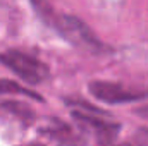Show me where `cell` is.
I'll use <instances>...</instances> for the list:
<instances>
[{
  "label": "cell",
  "mask_w": 148,
  "mask_h": 146,
  "mask_svg": "<svg viewBox=\"0 0 148 146\" xmlns=\"http://www.w3.org/2000/svg\"><path fill=\"white\" fill-rule=\"evenodd\" d=\"M33 9L50 28H53L60 36L71 41L73 45L84 48L88 52H93V53L103 52V43L81 19L64 14V12H57L47 3H33Z\"/></svg>",
  "instance_id": "obj_1"
},
{
  "label": "cell",
  "mask_w": 148,
  "mask_h": 146,
  "mask_svg": "<svg viewBox=\"0 0 148 146\" xmlns=\"http://www.w3.org/2000/svg\"><path fill=\"white\" fill-rule=\"evenodd\" d=\"M0 62L10 69L16 76L29 84H40L48 77V67L35 55H29L23 50H5L0 53Z\"/></svg>",
  "instance_id": "obj_2"
},
{
  "label": "cell",
  "mask_w": 148,
  "mask_h": 146,
  "mask_svg": "<svg viewBox=\"0 0 148 146\" xmlns=\"http://www.w3.org/2000/svg\"><path fill=\"white\" fill-rule=\"evenodd\" d=\"M71 115L83 127H86L88 131L95 132L97 138L102 143H105V145L110 143L112 139L119 134V131H121V124L119 122L109 120L107 113H100L97 108L88 107L84 103H73Z\"/></svg>",
  "instance_id": "obj_3"
},
{
  "label": "cell",
  "mask_w": 148,
  "mask_h": 146,
  "mask_svg": "<svg viewBox=\"0 0 148 146\" xmlns=\"http://www.w3.org/2000/svg\"><path fill=\"white\" fill-rule=\"evenodd\" d=\"M88 89L97 100L109 103V105H122V103L140 102L148 95L147 89L124 86L121 83H109V81H93V83H90Z\"/></svg>",
  "instance_id": "obj_4"
},
{
  "label": "cell",
  "mask_w": 148,
  "mask_h": 146,
  "mask_svg": "<svg viewBox=\"0 0 148 146\" xmlns=\"http://www.w3.org/2000/svg\"><path fill=\"white\" fill-rule=\"evenodd\" d=\"M9 91L23 93V95H28V96H33V98L40 100V96H38L36 93H33V91H29V89H26V88H21V86L14 84L12 81H0V93H9Z\"/></svg>",
  "instance_id": "obj_5"
},
{
  "label": "cell",
  "mask_w": 148,
  "mask_h": 146,
  "mask_svg": "<svg viewBox=\"0 0 148 146\" xmlns=\"http://www.w3.org/2000/svg\"><path fill=\"white\" fill-rule=\"evenodd\" d=\"M136 113H138L140 117H143V119H147V120H148V105H147V107H143V108H140Z\"/></svg>",
  "instance_id": "obj_6"
},
{
  "label": "cell",
  "mask_w": 148,
  "mask_h": 146,
  "mask_svg": "<svg viewBox=\"0 0 148 146\" xmlns=\"http://www.w3.org/2000/svg\"><path fill=\"white\" fill-rule=\"evenodd\" d=\"M115 146H133V145H129V143H124V145H115Z\"/></svg>",
  "instance_id": "obj_7"
},
{
  "label": "cell",
  "mask_w": 148,
  "mask_h": 146,
  "mask_svg": "<svg viewBox=\"0 0 148 146\" xmlns=\"http://www.w3.org/2000/svg\"><path fill=\"white\" fill-rule=\"evenodd\" d=\"M28 146H41V145H28Z\"/></svg>",
  "instance_id": "obj_8"
}]
</instances>
